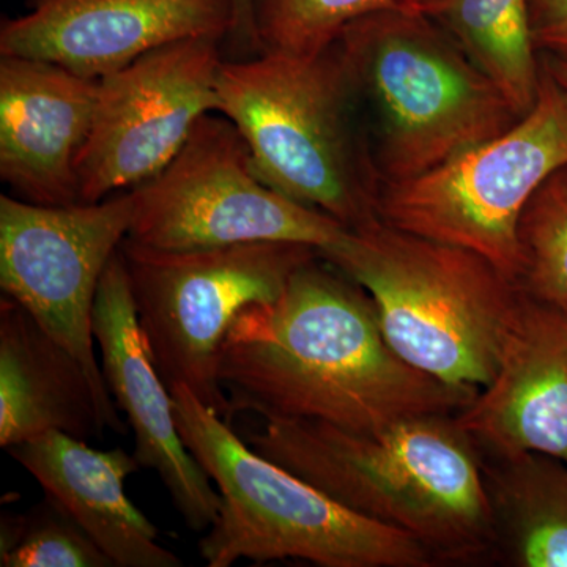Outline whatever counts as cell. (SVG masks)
I'll return each mask as SVG.
<instances>
[{
	"mask_svg": "<svg viewBox=\"0 0 567 567\" xmlns=\"http://www.w3.org/2000/svg\"><path fill=\"white\" fill-rule=\"evenodd\" d=\"M547 54L558 55V58L566 59L567 61V41L563 47H559L557 51L547 52Z\"/></svg>",
	"mask_w": 567,
	"mask_h": 567,
	"instance_id": "484cf974",
	"label": "cell"
},
{
	"mask_svg": "<svg viewBox=\"0 0 567 567\" xmlns=\"http://www.w3.org/2000/svg\"><path fill=\"white\" fill-rule=\"evenodd\" d=\"M218 112L245 137L254 173L276 192L350 233L379 219L380 182L334 44L316 55L226 59Z\"/></svg>",
	"mask_w": 567,
	"mask_h": 567,
	"instance_id": "277c9868",
	"label": "cell"
},
{
	"mask_svg": "<svg viewBox=\"0 0 567 567\" xmlns=\"http://www.w3.org/2000/svg\"><path fill=\"white\" fill-rule=\"evenodd\" d=\"M102 440L107 427L91 377L13 298H0V446L47 432Z\"/></svg>",
	"mask_w": 567,
	"mask_h": 567,
	"instance_id": "e0dca14e",
	"label": "cell"
},
{
	"mask_svg": "<svg viewBox=\"0 0 567 567\" xmlns=\"http://www.w3.org/2000/svg\"><path fill=\"white\" fill-rule=\"evenodd\" d=\"M567 166V92L540 62L535 106L507 132L412 181L382 186L380 221L472 249L516 282L518 224L533 194Z\"/></svg>",
	"mask_w": 567,
	"mask_h": 567,
	"instance_id": "ba28073f",
	"label": "cell"
},
{
	"mask_svg": "<svg viewBox=\"0 0 567 567\" xmlns=\"http://www.w3.org/2000/svg\"><path fill=\"white\" fill-rule=\"evenodd\" d=\"M492 516L491 561L567 567V462L547 454L483 457Z\"/></svg>",
	"mask_w": 567,
	"mask_h": 567,
	"instance_id": "ac0fdd59",
	"label": "cell"
},
{
	"mask_svg": "<svg viewBox=\"0 0 567 567\" xmlns=\"http://www.w3.org/2000/svg\"><path fill=\"white\" fill-rule=\"evenodd\" d=\"M224 44L233 61L262 54L254 21V0H233V24Z\"/></svg>",
	"mask_w": 567,
	"mask_h": 567,
	"instance_id": "cb8c5ba5",
	"label": "cell"
},
{
	"mask_svg": "<svg viewBox=\"0 0 567 567\" xmlns=\"http://www.w3.org/2000/svg\"><path fill=\"white\" fill-rule=\"evenodd\" d=\"M382 186L412 181L524 117L421 10H385L334 43Z\"/></svg>",
	"mask_w": 567,
	"mask_h": 567,
	"instance_id": "3957f363",
	"label": "cell"
},
{
	"mask_svg": "<svg viewBox=\"0 0 567 567\" xmlns=\"http://www.w3.org/2000/svg\"><path fill=\"white\" fill-rule=\"evenodd\" d=\"M516 284L528 297L567 309V166L537 188L522 213Z\"/></svg>",
	"mask_w": 567,
	"mask_h": 567,
	"instance_id": "44dd1931",
	"label": "cell"
},
{
	"mask_svg": "<svg viewBox=\"0 0 567 567\" xmlns=\"http://www.w3.org/2000/svg\"><path fill=\"white\" fill-rule=\"evenodd\" d=\"M121 254L148 353L166 386L183 385L230 423L218 382L224 338L246 306L275 301L290 276L322 256L311 246L260 241L158 249L128 237Z\"/></svg>",
	"mask_w": 567,
	"mask_h": 567,
	"instance_id": "52a82bcc",
	"label": "cell"
},
{
	"mask_svg": "<svg viewBox=\"0 0 567 567\" xmlns=\"http://www.w3.org/2000/svg\"><path fill=\"white\" fill-rule=\"evenodd\" d=\"M25 9L2 21L0 55L96 81L174 41H226L233 24V0H25Z\"/></svg>",
	"mask_w": 567,
	"mask_h": 567,
	"instance_id": "7c38bea8",
	"label": "cell"
},
{
	"mask_svg": "<svg viewBox=\"0 0 567 567\" xmlns=\"http://www.w3.org/2000/svg\"><path fill=\"white\" fill-rule=\"evenodd\" d=\"M425 0H254L262 52L316 55L333 47L347 25L385 10H421Z\"/></svg>",
	"mask_w": 567,
	"mask_h": 567,
	"instance_id": "ffe728a7",
	"label": "cell"
},
{
	"mask_svg": "<svg viewBox=\"0 0 567 567\" xmlns=\"http://www.w3.org/2000/svg\"><path fill=\"white\" fill-rule=\"evenodd\" d=\"M44 495L96 544L114 567H182L158 543V528L125 494L126 477L141 468L134 454L117 446L102 451L84 440L51 431L9 447Z\"/></svg>",
	"mask_w": 567,
	"mask_h": 567,
	"instance_id": "2e32d148",
	"label": "cell"
},
{
	"mask_svg": "<svg viewBox=\"0 0 567 567\" xmlns=\"http://www.w3.org/2000/svg\"><path fill=\"white\" fill-rule=\"evenodd\" d=\"M533 40L539 52H554L567 41V0H527Z\"/></svg>",
	"mask_w": 567,
	"mask_h": 567,
	"instance_id": "603a6c76",
	"label": "cell"
},
{
	"mask_svg": "<svg viewBox=\"0 0 567 567\" xmlns=\"http://www.w3.org/2000/svg\"><path fill=\"white\" fill-rule=\"evenodd\" d=\"M218 382L230 417L254 412L349 431L456 415L480 393L405 363L368 290L322 256L301 265L275 301L238 312L219 350Z\"/></svg>",
	"mask_w": 567,
	"mask_h": 567,
	"instance_id": "6da1fadb",
	"label": "cell"
},
{
	"mask_svg": "<svg viewBox=\"0 0 567 567\" xmlns=\"http://www.w3.org/2000/svg\"><path fill=\"white\" fill-rule=\"evenodd\" d=\"M132 193L128 238L151 248L279 241L311 246L331 262L352 238L341 223L260 181L245 137L219 112L204 115L173 162Z\"/></svg>",
	"mask_w": 567,
	"mask_h": 567,
	"instance_id": "9c48e42d",
	"label": "cell"
},
{
	"mask_svg": "<svg viewBox=\"0 0 567 567\" xmlns=\"http://www.w3.org/2000/svg\"><path fill=\"white\" fill-rule=\"evenodd\" d=\"M223 47L216 37L174 41L100 80L91 137L78 163L81 204L151 181L200 118L218 112Z\"/></svg>",
	"mask_w": 567,
	"mask_h": 567,
	"instance_id": "8fae6325",
	"label": "cell"
},
{
	"mask_svg": "<svg viewBox=\"0 0 567 567\" xmlns=\"http://www.w3.org/2000/svg\"><path fill=\"white\" fill-rule=\"evenodd\" d=\"M100 81L55 63L0 55V178L24 203L81 204L78 163Z\"/></svg>",
	"mask_w": 567,
	"mask_h": 567,
	"instance_id": "5bb4252c",
	"label": "cell"
},
{
	"mask_svg": "<svg viewBox=\"0 0 567 567\" xmlns=\"http://www.w3.org/2000/svg\"><path fill=\"white\" fill-rule=\"evenodd\" d=\"M133 216L132 189L66 207L0 196V289L84 365L107 427L121 435L128 427L96 360L92 319L104 270L128 237Z\"/></svg>",
	"mask_w": 567,
	"mask_h": 567,
	"instance_id": "30bf717a",
	"label": "cell"
},
{
	"mask_svg": "<svg viewBox=\"0 0 567 567\" xmlns=\"http://www.w3.org/2000/svg\"><path fill=\"white\" fill-rule=\"evenodd\" d=\"M92 331L104 382L133 429L137 464L159 476L183 522L205 532L218 518L221 495L178 434L173 395L148 353L121 248L100 282Z\"/></svg>",
	"mask_w": 567,
	"mask_h": 567,
	"instance_id": "4fadbf2b",
	"label": "cell"
},
{
	"mask_svg": "<svg viewBox=\"0 0 567 567\" xmlns=\"http://www.w3.org/2000/svg\"><path fill=\"white\" fill-rule=\"evenodd\" d=\"M540 62L547 66V70L554 74L555 80L566 89L567 92V61L558 55L539 52Z\"/></svg>",
	"mask_w": 567,
	"mask_h": 567,
	"instance_id": "d4e9b609",
	"label": "cell"
},
{
	"mask_svg": "<svg viewBox=\"0 0 567 567\" xmlns=\"http://www.w3.org/2000/svg\"><path fill=\"white\" fill-rule=\"evenodd\" d=\"M456 416L483 457L567 462V309L525 293L494 379Z\"/></svg>",
	"mask_w": 567,
	"mask_h": 567,
	"instance_id": "9a60e30c",
	"label": "cell"
},
{
	"mask_svg": "<svg viewBox=\"0 0 567 567\" xmlns=\"http://www.w3.org/2000/svg\"><path fill=\"white\" fill-rule=\"evenodd\" d=\"M183 443L221 495L199 540L208 567L298 561L320 567L439 566L417 540L338 505L257 454L221 415L183 385L171 388Z\"/></svg>",
	"mask_w": 567,
	"mask_h": 567,
	"instance_id": "8992f818",
	"label": "cell"
},
{
	"mask_svg": "<svg viewBox=\"0 0 567 567\" xmlns=\"http://www.w3.org/2000/svg\"><path fill=\"white\" fill-rule=\"evenodd\" d=\"M248 445L357 516L413 537L439 565L492 559L483 454L456 415L405 417L372 431L268 417Z\"/></svg>",
	"mask_w": 567,
	"mask_h": 567,
	"instance_id": "7a4b0ae2",
	"label": "cell"
},
{
	"mask_svg": "<svg viewBox=\"0 0 567 567\" xmlns=\"http://www.w3.org/2000/svg\"><path fill=\"white\" fill-rule=\"evenodd\" d=\"M423 11L505 93L518 114L535 106L540 58L527 0H425Z\"/></svg>",
	"mask_w": 567,
	"mask_h": 567,
	"instance_id": "d6986e66",
	"label": "cell"
},
{
	"mask_svg": "<svg viewBox=\"0 0 567 567\" xmlns=\"http://www.w3.org/2000/svg\"><path fill=\"white\" fill-rule=\"evenodd\" d=\"M0 566L114 567V563L61 505L44 496L24 516L3 518Z\"/></svg>",
	"mask_w": 567,
	"mask_h": 567,
	"instance_id": "7402d4cb",
	"label": "cell"
},
{
	"mask_svg": "<svg viewBox=\"0 0 567 567\" xmlns=\"http://www.w3.org/2000/svg\"><path fill=\"white\" fill-rule=\"evenodd\" d=\"M330 264L368 290L405 363L450 386L492 382L525 293L486 257L377 219Z\"/></svg>",
	"mask_w": 567,
	"mask_h": 567,
	"instance_id": "5b68a950",
	"label": "cell"
}]
</instances>
